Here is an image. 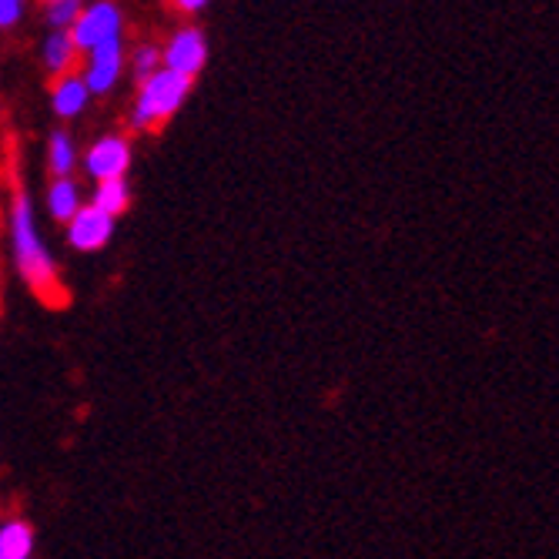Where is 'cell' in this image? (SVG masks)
<instances>
[{
    "mask_svg": "<svg viewBox=\"0 0 559 559\" xmlns=\"http://www.w3.org/2000/svg\"><path fill=\"white\" fill-rule=\"evenodd\" d=\"M27 14L24 0H0V31H14Z\"/></svg>",
    "mask_w": 559,
    "mask_h": 559,
    "instance_id": "2e32d148",
    "label": "cell"
},
{
    "mask_svg": "<svg viewBox=\"0 0 559 559\" xmlns=\"http://www.w3.org/2000/svg\"><path fill=\"white\" fill-rule=\"evenodd\" d=\"M131 201H134V191H131L128 178H121V181H100V185H94V194H91L87 205H94L100 215H108V218L118 222L131 209Z\"/></svg>",
    "mask_w": 559,
    "mask_h": 559,
    "instance_id": "7c38bea8",
    "label": "cell"
},
{
    "mask_svg": "<svg viewBox=\"0 0 559 559\" xmlns=\"http://www.w3.org/2000/svg\"><path fill=\"white\" fill-rule=\"evenodd\" d=\"M84 171L94 185L121 181L131 171V141L124 134H100L84 151Z\"/></svg>",
    "mask_w": 559,
    "mask_h": 559,
    "instance_id": "5b68a950",
    "label": "cell"
},
{
    "mask_svg": "<svg viewBox=\"0 0 559 559\" xmlns=\"http://www.w3.org/2000/svg\"><path fill=\"white\" fill-rule=\"evenodd\" d=\"M34 552V526L24 520L0 523V559H31Z\"/></svg>",
    "mask_w": 559,
    "mask_h": 559,
    "instance_id": "4fadbf2b",
    "label": "cell"
},
{
    "mask_svg": "<svg viewBox=\"0 0 559 559\" xmlns=\"http://www.w3.org/2000/svg\"><path fill=\"white\" fill-rule=\"evenodd\" d=\"M194 81H185L171 71H158L155 78H147L141 87H138V97H134V108H131V118L128 124L134 131H151V128H158V124H168L181 105L188 100Z\"/></svg>",
    "mask_w": 559,
    "mask_h": 559,
    "instance_id": "7a4b0ae2",
    "label": "cell"
},
{
    "mask_svg": "<svg viewBox=\"0 0 559 559\" xmlns=\"http://www.w3.org/2000/svg\"><path fill=\"white\" fill-rule=\"evenodd\" d=\"M162 71V44H138L131 50V78L141 87L147 78H155Z\"/></svg>",
    "mask_w": 559,
    "mask_h": 559,
    "instance_id": "5bb4252c",
    "label": "cell"
},
{
    "mask_svg": "<svg viewBox=\"0 0 559 559\" xmlns=\"http://www.w3.org/2000/svg\"><path fill=\"white\" fill-rule=\"evenodd\" d=\"M68 37L78 55H91L94 47L108 44L115 37H124V14L118 4H111V0H97V4H87L81 11V17L68 31Z\"/></svg>",
    "mask_w": 559,
    "mask_h": 559,
    "instance_id": "277c9868",
    "label": "cell"
},
{
    "mask_svg": "<svg viewBox=\"0 0 559 559\" xmlns=\"http://www.w3.org/2000/svg\"><path fill=\"white\" fill-rule=\"evenodd\" d=\"M81 151H78V141L71 131L64 128H55L47 138V171H50V181L58 178H74L78 165H81Z\"/></svg>",
    "mask_w": 559,
    "mask_h": 559,
    "instance_id": "9c48e42d",
    "label": "cell"
},
{
    "mask_svg": "<svg viewBox=\"0 0 559 559\" xmlns=\"http://www.w3.org/2000/svg\"><path fill=\"white\" fill-rule=\"evenodd\" d=\"M84 209V191L74 178H58L47 185V212L55 222L68 225Z\"/></svg>",
    "mask_w": 559,
    "mask_h": 559,
    "instance_id": "8fae6325",
    "label": "cell"
},
{
    "mask_svg": "<svg viewBox=\"0 0 559 559\" xmlns=\"http://www.w3.org/2000/svg\"><path fill=\"white\" fill-rule=\"evenodd\" d=\"M171 11L181 14V17H198V14L209 11V0H175Z\"/></svg>",
    "mask_w": 559,
    "mask_h": 559,
    "instance_id": "e0dca14e",
    "label": "cell"
},
{
    "mask_svg": "<svg viewBox=\"0 0 559 559\" xmlns=\"http://www.w3.org/2000/svg\"><path fill=\"white\" fill-rule=\"evenodd\" d=\"M87 100H91V91H87L81 71L58 78L55 84H50V108H55V115L64 121H74L78 115H84Z\"/></svg>",
    "mask_w": 559,
    "mask_h": 559,
    "instance_id": "ba28073f",
    "label": "cell"
},
{
    "mask_svg": "<svg viewBox=\"0 0 559 559\" xmlns=\"http://www.w3.org/2000/svg\"><path fill=\"white\" fill-rule=\"evenodd\" d=\"M81 11H84L81 0H50V4H44V21L50 31L68 34L74 27V21L81 17Z\"/></svg>",
    "mask_w": 559,
    "mask_h": 559,
    "instance_id": "9a60e30c",
    "label": "cell"
},
{
    "mask_svg": "<svg viewBox=\"0 0 559 559\" xmlns=\"http://www.w3.org/2000/svg\"><path fill=\"white\" fill-rule=\"evenodd\" d=\"M124 64H128V50H124V37H115L108 44L94 47L87 55V68L81 71L91 97L94 94H111L124 74Z\"/></svg>",
    "mask_w": 559,
    "mask_h": 559,
    "instance_id": "8992f818",
    "label": "cell"
},
{
    "mask_svg": "<svg viewBox=\"0 0 559 559\" xmlns=\"http://www.w3.org/2000/svg\"><path fill=\"white\" fill-rule=\"evenodd\" d=\"M115 225H118L115 218L100 215L94 205H87V201H84V209L68 222V245L74 251H84V255H91V251H100V248L111 245Z\"/></svg>",
    "mask_w": 559,
    "mask_h": 559,
    "instance_id": "52a82bcc",
    "label": "cell"
},
{
    "mask_svg": "<svg viewBox=\"0 0 559 559\" xmlns=\"http://www.w3.org/2000/svg\"><path fill=\"white\" fill-rule=\"evenodd\" d=\"M78 50H74V44H71V37L68 34H61V31H50L47 37H44V47H40V61H44V71L50 74V78H68V74H74L78 71Z\"/></svg>",
    "mask_w": 559,
    "mask_h": 559,
    "instance_id": "30bf717a",
    "label": "cell"
},
{
    "mask_svg": "<svg viewBox=\"0 0 559 559\" xmlns=\"http://www.w3.org/2000/svg\"><path fill=\"white\" fill-rule=\"evenodd\" d=\"M162 68L185 78V81H194L201 71L209 68V37H205V31L194 27V24L175 27L171 37L162 47Z\"/></svg>",
    "mask_w": 559,
    "mask_h": 559,
    "instance_id": "3957f363",
    "label": "cell"
},
{
    "mask_svg": "<svg viewBox=\"0 0 559 559\" xmlns=\"http://www.w3.org/2000/svg\"><path fill=\"white\" fill-rule=\"evenodd\" d=\"M8 228H11L14 269H17L21 282L47 305V309H64V305L71 301V292H68V285L61 278V269H58L55 255H50V248L40 238L31 194L21 185V178H14V185H11Z\"/></svg>",
    "mask_w": 559,
    "mask_h": 559,
    "instance_id": "6da1fadb",
    "label": "cell"
}]
</instances>
